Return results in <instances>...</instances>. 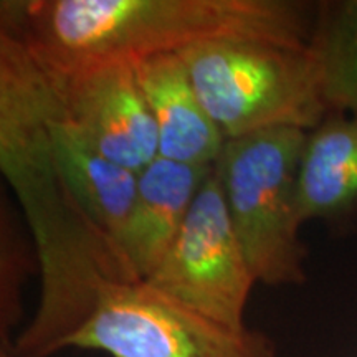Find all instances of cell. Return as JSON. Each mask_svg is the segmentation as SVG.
<instances>
[{"instance_id": "obj_1", "label": "cell", "mask_w": 357, "mask_h": 357, "mask_svg": "<svg viewBox=\"0 0 357 357\" xmlns=\"http://www.w3.org/2000/svg\"><path fill=\"white\" fill-rule=\"evenodd\" d=\"M0 167L37 245L42 293L10 351L68 349L101 293L141 283L124 250L136 176L93 149L70 121L50 70L0 30Z\"/></svg>"}, {"instance_id": "obj_2", "label": "cell", "mask_w": 357, "mask_h": 357, "mask_svg": "<svg viewBox=\"0 0 357 357\" xmlns=\"http://www.w3.org/2000/svg\"><path fill=\"white\" fill-rule=\"evenodd\" d=\"M314 8L294 0H3L0 25L42 63L68 71L213 40L307 47Z\"/></svg>"}, {"instance_id": "obj_3", "label": "cell", "mask_w": 357, "mask_h": 357, "mask_svg": "<svg viewBox=\"0 0 357 357\" xmlns=\"http://www.w3.org/2000/svg\"><path fill=\"white\" fill-rule=\"evenodd\" d=\"M178 55L225 141L280 128L311 131L328 116L307 47L213 40Z\"/></svg>"}, {"instance_id": "obj_4", "label": "cell", "mask_w": 357, "mask_h": 357, "mask_svg": "<svg viewBox=\"0 0 357 357\" xmlns=\"http://www.w3.org/2000/svg\"><path fill=\"white\" fill-rule=\"evenodd\" d=\"M307 131L268 129L229 139L215 162L231 225L247 263L268 287L305 283L298 167Z\"/></svg>"}, {"instance_id": "obj_5", "label": "cell", "mask_w": 357, "mask_h": 357, "mask_svg": "<svg viewBox=\"0 0 357 357\" xmlns=\"http://www.w3.org/2000/svg\"><path fill=\"white\" fill-rule=\"evenodd\" d=\"M71 347L111 357H278L265 333L217 323L146 283L106 288Z\"/></svg>"}, {"instance_id": "obj_6", "label": "cell", "mask_w": 357, "mask_h": 357, "mask_svg": "<svg viewBox=\"0 0 357 357\" xmlns=\"http://www.w3.org/2000/svg\"><path fill=\"white\" fill-rule=\"evenodd\" d=\"M169 300L230 328H247L257 283L235 234L215 167L159 266L144 281Z\"/></svg>"}, {"instance_id": "obj_7", "label": "cell", "mask_w": 357, "mask_h": 357, "mask_svg": "<svg viewBox=\"0 0 357 357\" xmlns=\"http://www.w3.org/2000/svg\"><path fill=\"white\" fill-rule=\"evenodd\" d=\"M47 68L70 121L102 158L134 174L159 158L158 129L132 63L111 61L68 71Z\"/></svg>"}, {"instance_id": "obj_8", "label": "cell", "mask_w": 357, "mask_h": 357, "mask_svg": "<svg viewBox=\"0 0 357 357\" xmlns=\"http://www.w3.org/2000/svg\"><path fill=\"white\" fill-rule=\"evenodd\" d=\"M137 83L158 129L159 155L190 166H215L225 137L195 91L178 53L134 63Z\"/></svg>"}, {"instance_id": "obj_9", "label": "cell", "mask_w": 357, "mask_h": 357, "mask_svg": "<svg viewBox=\"0 0 357 357\" xmlns=\"http://www.w3.org/2000/svg\"><path fill=\"white\" fill-rule=\"evenodd\" d=\"M212 171L213 166H190L159 155L137 172L124 250L139 281L166 257Z\"/></svg>"}, {"instance_id": "obj_10", "label": "cell", "mask_w": 357, "mask_h": 357, "mask_svg": "<svg viewBox=\"0 0 357 357\" xmlns=\"http://www.w3.org/2000/svg\"><path fill=\"white\" fill-rule=\"evenodd\" d=\"M298 211L341 220L357 211V116L328 114L306 134L298 167Z\"/></svg>"}, {"instance_id": "obj_11", "label": "cell", "mask_w": 357, "mask_h": 357, "mask_svg": "<svg viewBox=\"0 0 357 357\" xmlns=\"http://www.w3.org/2000/svg\"><path fill=\"white\" fill-rule=\"evenodd\" d=\"M307 50L328 114L357 116V0L316 3Z\"/></svg>"}, {"instance_id": "obj_12", "label": "cell", "mask_w": 357, "mask_h": 357, "mask_svg": "<svg viewBox=\"0 0 357 357\" xmlns=\"http://www.w3.org/2000/svg\"><path fill=\"white\" fill-rule=\"evenodd\" d=\"M0 357H15V356H13L10 351H2V354H0Z\"/></svg>"}]
</instances>
